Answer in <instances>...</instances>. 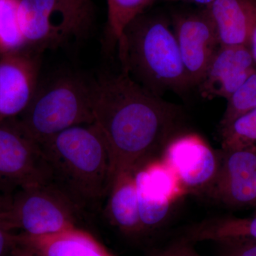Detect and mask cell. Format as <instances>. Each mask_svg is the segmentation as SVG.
<instances>
[{
	"instance_id": "f546056e",
	"label": "cell",
	"mask_w": 256,
	"mask_h": 256,
	"mask_svg": "<svg viewBox=\"0 0 256 256\" xmlns=\"http://www.w3.org/2000/svg\"><path fill=\"white\" fill-rule=\"evenodd\" d=\"M5 1H6V0H0V6H1Z\"/></svg>"
},
{
	"instance_id": "d4e9b609",
	"label": "cell",
	"mask_w": 256,
	"mask_h": 256,
	"mask_svg": "<svg viewBox=\"0 0 256 256\" xmlns=\"http://www.w3.org/2000/svg\"><path fill=\"white\" fill-rule=\"evenodd\" d=\"M70 12L82 28H86L90 20V0H64Z\"/></svg>"
},
{
	"instance_id": "83f0119b",
	"label": "cell",
	"mask_w": 256,
	"mask_h": 256,
	"mask_svg": "<svg viewBox=\"0 0 256 256\" xmlns=\"http://www.w3.org/2000/svg\"><path fill=\"white\" fill-rule=\"evenodd\" d=\"M12 256H38L36 254H34L28 249L24 248L20 246L16 247L15 249L14 252H13Z\"/></svg>"
},
{
	"instance_id": "7402d4cb",
	"label": "cell",
	"mask_w": 256,
	"mask_h": 256,
	"mask_svg": "<svg viewBox=\"0 0 256 256\" xmlns=\"http://www.w3.org/2000/svg\"><path fill=\"white\" fill-rule=\"evenodd\" d=\"M227 101L220 128L228 126L239 116L256 108V70Z\"/></svg>"
},
{
	"instance_id": "e0dca14e",
	"label": "cell",
	"mask_w": 256,
	"mask_h": 256,
	"mask_svg": "<svg viewBox=\"0 0 256 256\" xmlns=\"http://www.w3.org/2000/svg\"><path fill=\"white\" fill-rule=\"evenodd\" d=\"M206 193L228 206H255L256 172L214 185L207 190Z\"/></svg>"
},
{
	"instance_id": "4fadbf2b",
	"label": "cell",
	"mask_w": 256,
	"mask_h": 256,
	"mask_svg": "<svg viewBox=\"0 0 256 256\" xmlns=\"http://www.w3.org/2000/svg\"><path fill=\"white\" fill-rule=\"evenodd\" d=\"M18 245L38 256H114L88 232L78 226L48 235H16Z\"/></svg>"
},
{
	"instance_id": "ac0fdd59",
	"label": "cell",
	"mask_w": 256,
	"mask_h": 256,
	"mask_svg": "<svg viewBox=\"0 0 256 256\" xmlns=\"http://www.w3.org/2000/svg\"><path fill=\"white\" fill-rule=\"evenodd\" d=\"M154 0H107L108 36L112 46H118L126 26L144 12Z\"/></svg>"
},
{
	"instance_id": "5bb4252c",
	"label": "cell",
	"mask_w": 256,
	"mask_h": 256,
	"mask_svg": "<svg viewBox=\"0 0 256 256\" xmlns=\"http://www.w3.org/2000/svg\"><path fill=\"white\" fill-rule=\"evenodd\" d=\"M220 46H247L255 20L256 0H214L205 6Z\"/></svg>"
},
{
	"instance_id": "30bf717a",
	"label": "cell",
	"mask_w": 256,
	"mask_h": 256,
	"mask_svg": "<svg viewBox=\"0 0 256 256\" xmlns=\"http://www.w3.org/2000/svg\"><path fill=\"white\" fill-rule=\"evenodd\" d=\"M174 32L184 66L192 86H198L220 46L214 24L206 8L173 16Z\"/></svg>"
},
{
	"instance_id": "3957f363",
	"label": "cell",
	"mask_w": 256,
	"mask_h": 256,
	"mask_svg": "<svg viewBox=\"0 0 256 256\" xmlns=\"http://www.w3.org/2000/svg\"><path fill=\"white\" fill-rule=\"evenodd\" d=\"M117 46L121 70L152 94H182L193 86L174 30L163 16L139 15L126 26Z\"/></svg>"
},
{
	"instance_id": "cb8c5ba5",
	"label": "cell",
	"mask_w": 256,
	"mask_h": 256,
	"mask_svg": "<svg viewBox=\"0 0 256 256\" xmlns=\"http://www.w3.org/2000/svg\"><path fill=\"white\" fill-rule=\"evenodd\" d=\"M11 230L0 208V256H12L18 246L16 236L12 234Z\"/></svg>"
},
{
	"instance_id": "ffe728a7",
	"label": "cell",
	"mask_w": 256,
	"mask_h": 256,
	"mask_svg": "<svg viewBox=\"0 0 256 256\" xmlns=\"http://www.w3.org/2000/svg\"><path fill=\"white\" fill-rule=\"evenodd\" d=\"M18 0H6L0 6V54L28 50L20 30Z\"/></svg>"
},
{
	"instance_id": "603a6c76",
	"label": "cell",
	"mask_w": 256,
	"mask_h": 256,
	"mask_svg": "<svg viewBox=\"0 0 256 256\" xmlns=\"http://www.w3.org/2000/svg\"><path fill=\"white\" fill-rule=\"evenodd\" d=\"M222 256H256V242L250 240H232L220 242Z\"/></svg>"
},
{
	"instance_id": "ba28073f",
	"label": "cell",
	"mask_w": 256,
	"mask_h": 256,
	"mask_svg": "<svg viewBox=\"0 0 256 256\" xmlns=\"http://www.w3.org/2000/svg\"><path fill=\"white\" fill-rule=\"evenodd\" d=\"M162 160L174 172L186 193L206 192L214 181L220 153L194 133L175 136L162 153Z\"/></svg>"
},
{
	"instance_id": "2e32d148",
	"label": "cell",
	"mask_w": 256,
	"mask_h": 256,
	"mask_svg": "<svg viewBox=\"0 0 256 256\" xmlns=\"http://www.w3.org/2000/svg\"><path fill=\"white\" fill-rule=\"evenodd\" d=\"M184 239L188 242H222L232 240L256 242V214L249 218L218 217L204 220L188 228Z\"/></svg>"
},
{
	"instance_id": "8992f818",
	"label": "cell",
	"mask_w": 256,
	"mask_h": 256,
	"mask_svg": "<svg viewBox=\"0 0 256 256\" xmlns=\"http://www.w3.org/2000/svg\"><path fill=\"white\" fill-rule=\"evenodd\" d=\"M52 183L41 146L18 119L0 121V192L9 194L20 188Z\"/></svg>"
},
{
	"instance_id": "52a82bcc",
	"label": "cell",
	"mask_w": 256,
	"mask_h": 256,
	"mask_svg": "<svg viewBox=\"0 0 256 256\" xmlns=\"http://www.w3.org/2000/svg\"><path fill=\"white\" fill-rule=\"evenodd\" d=\"M18 16L28 48L38 52L62 45L85 30L64 0H18Z\"/></svg>"
},
{
	"instance_id": "9c48e42d",
	"label": "cell",
	"mask_w": 256,
	"mask_h": 256,
	"mask_svg": "<svg viewBox=\"0 0 256 256\" xmlns=\"http://www.w3.org/2000/svg\"><path fill=\"white\" fill-rule=\"evenodd\" d=\"M143 232L164 223L173 204L186 194L162 160L154 158L133 172Z\"/></svg>"
},
{
	"instance_id": "6da1fadb",
	"label": "cell",
	"mask_w": 256,
	"mask_h": 256,
	"mask_svg": "<svg viewBox=\"0 0 256 256\" xmlns=\"http://www.w3.org/2000/svg\"><path fill=\"white\" fill-rule=\"evenodd\" d=\"M94 118L110 154L112 184L121 173L159 158L176 136L182 112L121 70L94 82Z\"/></svg>"
},
{
	"instance_id": "7a4b0ae2",
	"label": "cell",
	"mask_w": 256,
	"mask_h": 256,
	"mask_svg": "<svg viewBox=\"0 0 256 256\" xmlns=\"http://www.w3.org/2000/svg\"><path fill=\"white\" fill-rule=\"evenodd\" d=\"M40 146L52 184L80 210L95 207L109 193L110 154L95 124L68 128Z\"/></svg>"
},
{
	"instance_id": "1f68e13d",
	"label": "cell",
	"mask_w": 256,
	"mask_h": 256,
	"mask_svg": "<svg viewBox=\"0 0 256 256\" xmlns=\"http://www.w3.org/2000/svg\"><path fill=\"white\" fill-rule=\"evenodd\" d=\"M256 206V205H255V206Z\"/></svg>"
},
{
	"instance_id": "d6a6232c",
	"label": "cell",
	"mask_w": 256,
	"mask_h": 256,
	"mask_svg": "<svg viewBox=\"0 0 256 256\" xmlns=\"http://www.w3.org/2000/svg\"></svg>"
},
{
	"instance_id": "44dd1931",
	"label": "cell",
	"mask_w": 256,
	"mask_h": 256,
	"mask_svg": "<svg viewBox=\"0 0 256 256\" xmlns=\"http://www.w3.org/2000/svg\"><path fill=\"white\" fill-rule=\"evenodd\" d=\"M218 153L220 158V168L214 181L210 188L230 178L256 172V152L224 151L222 150Z\"/></svg>"
},
{
	"instance_id": "9a60e30c",
	"label": "cell",
	"mask_w": 256,
	"mask_h": 256,
	"mask_svg": "<svg viewBox=\"0 0 256 256\" xmlns=\"http://www.w3.org/2000/svg\"><path fill=\"white\" fill-rule=\"evenodd\" d=\"M108 194V213L111 222L124 234H142L133 172H128L118 175L111 184Z\"/></svg>"
},
{
	"instance_id": "277c9868",
	"label": "cell",
	"mask_w": 256,
	"mask_h": 256,
	"mask_svg": "<svg viewBox=\"0 0 256 256\" xmlns=\"http://www.w3.org/2000/svg\"><path fill=\"white\" fill-rule=\"evenodd\" d=\"M94 82L78 74H63L40 87L16 118L38 144L74 126L94 124Z\"/></svg>"
},
{
	"instance_id": "8fae6325",
	"label": "cell",
	"mask_w": 256,
	"mask_h": 256,
	"mask_svg": "<svg viewBox=\"0 0 256 256\" xmlns=\"http://www.w3.org/2000/svg\"><path fill=\"white\" fill-rule=\"evenodd\" d=\"M40 56L28 50L0 56V121L23 114L38 86Z\"/></svg>"
},
{
	"instance_id": "f1b7e54d",
	"label": "cell",
	"mask_w": 256,
	"mask_h": 256,
	"mask_svg": "<svg viewBox=\"0 0 256 256\" xmlns=\"http://www.w3.org/2000/svg\"><path fill=\"white\" fill-rule=\"evenodd\" d=\"M168 2H191L194 4L202 5L204 6H208L210 3L213 2L214 0H165Z\"/></svg>"
},
{
	"instance_id": "484cf974",
	"label": "cell",
	"mask_w": 256,
	"mask_h": 256,
	"mask_svg": "<svg viewBox=\"0 0 256 256\" xmlns=\"http://www.w3.org/2000/svg\"><path fill=\"white\" fill-rule=\"evenodd\" d=\"M154 256H200L193 248L190 242L184 240L175 242L164 250L156 252Z\"/></svg>"
},
{
	"instance_id": "5b68a950",
	"label": "cell",
	"mask_w": 256,
	"mask_h": 256,
	"mask_svg": "<svg viewBox=\"0 0 256 256\" xmlns=\"http://www.w3.org/2000/svg\"><path fill=\"white\" fill-rule=\"evenodd\" d=\"M4 206L12 230L30 236L48 235L77 226L80 208L53 184L20 188Z\"/></svg>"
},
{
	"instance_id": "4316f807",
	"label": "cell",
	"mask_w": 256,
	"mask_h": 256,
	"mask_svg": "<svg viewBox=\"0 0 256 256\" xmlns=\"http://www.w3.org/2000/svg\"><path fill=\"white\" fill-rule=\"evenodd\" d=\"M250 50H252V56L256 63V0L255 8V20H254V28L250 36V44H249Z\"/></svg>"
},
{
	"instance_id": "4dcf8cb0",
	"label": "cell",
	"mask_w": 256,
	"mask_h": 256,
	"mask_svg": "<svg viewBox=\"0 0 256 256\" xmlns=\"http://www.w3.org/2000/svg\"><path fill=\"white\" fill-rule=\"evenodd\" d=\"M2 54H0V56H1Z\"/></svg>"
},
{
	"instance_id": "d6986e66",
	"label": "cell",
	"mask_w": 256,
	"mask_h": 256,
	"mask_svg": "<svg viewBox=\"0 0 256 256\" xmlns=\"http://www.w3.org/2000/svg\"><path fill=\"white\" fill-rule=\"evenodd\" d=\"M222 150L256 152V108L220 128Z\"/></svg>"
},
{
	"instance_id": "7c38bea8",
	"label": "cell",
	"mask_w": 256,
	"mask_h": 256,
	"mask_svg": "<svg viewBox=\"0 0 256 256\" xmlns=\"http://www.w3.org/2000/svg\"><path fill=\"white\" fill-rule=\"evenodd\" d=\"M256 70L250 47L220 46L197 86L204 98L228 100Z\"/></svg>"
}]
</instances>
